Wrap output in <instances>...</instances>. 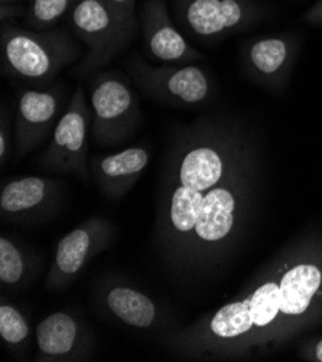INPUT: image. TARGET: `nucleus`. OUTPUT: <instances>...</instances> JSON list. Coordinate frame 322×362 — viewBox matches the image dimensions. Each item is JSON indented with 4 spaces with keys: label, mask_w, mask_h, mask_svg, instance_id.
<instances>
[{
    "label": "nucleus",
    "mask_w": 322,
    "mask_h": 362,
    "mask_svg": "<svg viewBox=\"0 0 322 362\" xmlns=\"http://www.w3.org/2000/svg\"><path fill=\"white\" fill-rule=\"evenodd\" d=\"M90 83L93 136L104 146L120 144L134 133L140 122L139 101L130 86L110 72L97 74Z\"/></svg>",
    "instance_id": "6"
},
{
    "label": "nucleus",
    "mask_w": 322,
    "mask_h": 362,
    "mask_svg": "<svg viewBox=\"0 0 322 362\" xmlns=\"http://www.w3.org/2000/svg\"><path fill=\"white\" fill-rule=\"evenodd\" d=\"M304 21L312 26H321L322 25V0H316V2L309 8L305 15Z\"/></svg>",
    "instance_id": "23"
},
{
    "label": "nucleus",
    "mask_w": 322,
    "mask_h": 362,
    "mask_svg": "<svg viewBox=\"0 0 322 362\" xmlns=\"http://www.w3.org/2000/svg\"><path fill=\"white\" fill-rule=\"evenodd\" d=\"M11 120L2 115V119H0V163L2 166L6 163V158L11 153Z\"/></svg>",
    "instance_id": "21"
},
{
    "label": "nucleus",
    "mask_w": 322,
    "mask_h": 362,
    "mask_svg": "<svg viewBox=\"0 0 322 362\" xmlns=\"http://www.w3.org/2000/svg\"><path fill=\"white\" fill-rule=\"evenodd\" d=\"M0 2H2V5H6V4H12L13 0H0Z\"/></svg>",
    "instance_id": "25"
},
{
    "label": "nucleus",
    "mask_w": 322,
    "mask_h": 362,
    "mask_svg": "<svg viewBox=\"0 0 322 362\" xmlns=\"http://www.w3.org/2000/svg\"><path fill=\"white\" fill-rule=\"evenodd\" d=\"M91 122V108L84 88L77 86L52 132L48 148L40 158V166L47 172L74 175L87 184L90 180L87 152Z\"/></svg>",
    "instance_id": "5"
},
{
    "label": "nucleus",
    "mask_w": 322,
    "mask_h": 362,
    "mask_svg": "<svg viewBox=\"0 0 322 362\" xmlns=\"http://www.w3.org/2000/svg\"><path fill=\"white\" fill-rule=\"evenodd\" d=\"M0 12H2V15H0V18H2V23H6L8 19L18 16L22 11L19 8H15L12 4H6V5H2Z\"/></svg>",
    "instance_id": "24"
},
{
    "label": "nucleus",
    "mask_w": 322,
    "mask_h": 362,
    "mask_svg": "<svg viewBox=\"0 0 322 362\" xmlns=\"http://www.w3.org/2000/svg\"><path fill=\"white\" fill-rule=\"evenodd\" d=\"M175 16L187 33L216 41L252 28L263 9L255 0H176Z\"/></svg>",
    "instance_id": "8"
},
{
    "label": "nucleus",
    "mask_w": 322,
    "mask_h": 362,
    "mask_svg": "<svg viewBox=\"0 0 322 362\" xmlns=\"http://www.w3.org/2000/svg\"><path fill=\"white\" fill-rule=\"evenodd\" d=\"M37 272L33 256L4 234L0 238V284L4 291H23Z\"/></svg>",
    "instance_id": "17"
},
{
    "label": "nucleus",
    "mask_w": 322,
    "mask_h": 362,
    "mask_svg": "<svg viewBox=\"0 0 322 362\" xmlns=\"http://www.w3.org/2000/svg\"><path fill=\"white\" fill-rule=\"evenodd\" d=\"M77 38L87 52L74 68V74L86 77L109 64L134 38L116 16L107 0H77L71 11Z\"/></svg>",
    "instance_id": "4"
},
{
    "label": "nucleus",
    "mask_w": 322,
    "mask_h": 362,
    "mask_svg": "<svg viewBox=\"0 0 322 362\" xmlns=\"http://www.w3.org/2000/svg\"><path fill=\"white\" fill-rule=\"evenodd\" d=\"M143 44L148 54L163 64H191L204 59L176 29L165 0H146L140 13Z\"/></svg>",
    "instance_id": "12"
},
{
    "label": "nucleus",
    "mask_w": 322,
    "mask_h": 362,
    "mask_svg": "<svg viewBox=\"0 0 322 362\" xmlns=\"http://www.w3.org/2000/svg\"><path fill=\"white\" fill-rule=\"evenodd\" d=\"M115 235L116 226L103 216H90L67 233L55 247L44 283L47 291L61 292L73 284L90 262L112 244Z\"/></svg>",
    "instance_id": "7"
},
{
    "label": "nucleus",
    "mask_w": 322,
    "mask_h": 362,
    "mask_svg": "<svg viewBox=\"0 0 322 362\" xmlns=\"http://www.w3.org/2000/svg\"><path fill=\"white\" fill-rule=\"evenodd\" d=\"M151 152L146 148L133 146L109 156H97L91 160V170L101 194L109 199H120L146 170Z\"/></svg>",
    "instance_id": "16"
},
{
    "label": "nucleus",
    "mask_w": 322,
    "mask_h": 362,
    "mask_svg": "<svg viewBox=\"0 0 322 362\" xmlns=\"http://www.w3.org/2000/svg\"><path fill=\"white\" fill-rule=\"evenodd\" d=\"M253 153L207 191L178 273L194 274L217 264L237 237L253 187Z\"/></svg>",
    "instance_id": "2"
},
{
    "label": "nucleus",
    "mask_w": 322,
    "mask_h": 362,
    "mask_svg": "<svg viewBox=\"0 0 322 362\" xmlns=\"http://www.w3.org/2000/svg\"><path fill=\"white\" fill-rule=\"evenodd\" d=\"M299 356L309 362H322V337L306 339L299 349Z\"/></svg>",
    "instance_id": "22"
},
{
    "label": "nucleus",
    "mask_w": 322,
    "mask_h": 362,
    "mask_svg": "<svg viewBox=\"0 0 322 362\" xmlns=\"http://www.w3.org/2000/svg\"><path fill=\"white\" fill-rule=\"evenodd\" d=\"M100 305L117 322L139 331L158 329L162 313L148 295L125 283L107 281L98 292Z\"/></svg>",
    "instance_id": "15"
},
{
    "label": "nucleus",
    "mask_w": 322,
    "mask_h": 362,
    "mask_svg": "<svg viewBox=\"0 0 322 362\" xmlns=\"http://www.w3.org/2000/svg\"><path fill=\"white\" fill-rule=\"evenodd\" d=\"M77 0H30L26 23L33 30H50L73 11Z\"/></svg>",
    "instance_id": "19"
},
{
    "label": "nucleus",
    "mask_w": 322,
    "mask_h": 362,
    "mask_svg": "<svg viewBox=\"0 0 322 362\" xmlns=\"http://www.w3.org/2000/svg\"><path fill=\"white\" fill-rule=\"evenodd\" d=\"M298 51L292 35H270L250 42L244 51V64L256 81L277 88L291 74Z\"/></svg>",
    "instance_id": "14"
},
{
    "label": "nucleus",
    "mask_w": 322,
    "mask_h": 362,
    "mask_svg": "<svg viewBox=\"0 0 322 362\" xmlns=\"http://www.w3.org/2000/svg\"><path fill=\"white\" fill-rule=\"evenodd\" d=\"M4 74L45 87L59 72L83 58V49L61 29L33 30L4 23L0 33Z\"/></svg>",
    "instance_id": "3"
},
{
    "label": "nucleus",
    "mask_w": 322,
    "mask_h": 362,
    "mask_svg": "<svg viewBox=\"0 0 322 362\" xmlns=\"http://www.w3.org/2000/svg\"><path fill=\"white\" fill-rule=\"evenodd\" d=\"M61 182L44 176H23L6 182L0 192L4 223H23L55 205Z\"/></svg>",
    "instance_id": "13"
},
{
    "label": "nucleus",
    "mask_w": 322,
    "mask_h": 362,
    "mask_svg": "<svg viewBox=\"0 0 322 362\" xmlns=\"http://www.w3.org/2000/svg\"><path fill=\"white\" fill-rule=\"evenodd\" d=\"M0 339L18 355L26 352L30 341V327L26 316L5 299L0 303Z\"/></svg>",
    "instance_id": "18"
},
{
    "label": "nucleus",
    "mask_w": 322,
    "mask_h": 362,
    "mask_svg": "<svg viewBox=\"0 0 322 362\" xmlns=\"http://www.w3.org/2000/svg\"><path fill=\"white\" fill-rule=\"evenodd\" d=\"M130 69L137 86L163 104L192 107L207 101L212 93L207 72L192 64L155 66L143 59H134Z\"/></svg>",
    "instance_id": "9"
},
{
    "label": "nucleus",
    "mask_w": 322,
    "mask_h": 362,
    "mask_svg": "<svg viewBox=\"0 0 322 362\" xmlns=\"http://www.w3.org/2000/svg\"><path fill=\"white\" fill-rule=\"evenodd\" d=\"M62 104L59 87L23 88L18 94L15 116V144L18 156L37 149L58 123Z\"/></svg>",
    "instance_id": "11"
},
{
    "label": "nucleus",
    "mask_w": 322,
    "mask_h": 362,
    "mask_svg": "<svg viewBox=\"0 0 322 362\" xmlns=\"http://www.w3.org/2000/svg\"><path fill=\"white\" fill-rule=\"evenodd\" d=\"M322 319V238L292 244L248 291L172 332L165 345L190 359H246L273 352Z\"/></svg>",
    "instance_id": "1"
},
{
    "label": "nucleus",
    "mask_w": 322,
    "mask_h": 362,
    "mask_svg": "<svg viewBox=\"0 0 322 362\" xmlns=\"http://www.w3.org/2000/svg\"><path fill=\"white\" fill-rule=\"evenodd\" d=\"M40 362L87 361L93 354V337L86 322L69 310H58L44 317L35 331Z\"/></svg>",
    "instance_id": "10"
},
{
    "label": "nucleus",
    "mask_w": 322,
    "mask_h": 362,
    "mask_svg": "<svg viewBox=\"0 0 322 362\" xmlns=\"http://www.w3.org/2000/svg\"><path fill=\"white\" fill-rule=\"evenodd\" d=\"M110 5L119 21L136 35L137 25H136V0H107Z\"/></svg>",
    "instance_id": "20"
}]
</instances>
